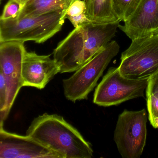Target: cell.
Returning a JSON list of instances; mask_svg holds the SVG:
<instances>
[{
    "label": "cell",
    "mask_w": 158,
    "mask_h": 158,
    "mask_svg": "<svg viewBox=\"0 0 158 158\" xmlns=\"http://www.w3.org/2000/svg\"><path fill=\"white\" fill-rule=\"evenodd\" d=\"M16 1L18 2H19V3H21V4L24 5V4L28 0H16Z\"/></svg>",
    "instance_id": "cell-21"
},
{
    "label": "cell",
    "mask_w": 158,
    "mask_h": 158,
    "mask_svg": "<svg viewBox=\"0 0 158 158\" xmlns=\"http://www.w3.org/2000/svg\"><path fill=\"white\" fill-rule=\"evenodd\" d=\"M157 7H158V0H157Z\"/></svg>",
    "instance_id": "cell-22"
},
{
    "label": "cell",
    "mask_w": 158,
    "mask_h": 158,
    "mask_svg": "<svg viewBox=\"0 0 158 158\" xmlns=\"http://www.w3.org/2000/svg\"><path fill=\"white\" fill-rule=\"evenodd\" d=\"M66 19L62 12H56L20 19L0 21V42L33 41L42 43L61 29Z\"/></svg>",
    "instance_id": "cell-3"
},
{
    "label": "cell",
    "mask_w": 158,
    "mask_h": 158,
    "mask_svg": "<svg viewBox=\"0 0 158 158\" xmlns=\"http://www.w3.org/2000/svg\"><path fill=\"white\" fill-rule=\"evenodd\" d=\"M120 46L115 41L109 42L91 60L63 80L64 93L73 102L87 99L111 60L119 52Z\"/></svg>",
    "instance_id": "cell-4"
},
{
    "label": "cell",
    "mask_w": 158,
    "mask_h": 158,
    "mask_svg": "<svg viewBox=\"0 0 158 158\" xmlns=\"http://www.w3.org/2000/svg\"><path fill=\"white\" fill-rule=\"evenodd\" d=\"M147 97V107L150 122L158 117V92L152 93Z\"/></svg>",
    "instance_id": "cell-18"
},
{
    "label": "cell",
    "mask_w": 158,
    "mask_h": 158,
    "mask_svg": "<svg viewBox=\"0 0 158 158\" xmlns=\"http://www.w3.org/2000/svg\"><path fill=\"white\" fill-rule=\"evenodd\" d=\"M119 28L129 39L158 34L157 0H141L136 10Z\"/></svg>",
    "instance_id": "cell-11"
},
{
    "label": "cell",
    "mask_w": 158,
    "mask_h": 158,
    "mask_svg": "<svg viewBox=\"0 0 158 158\" xmlns=\"http://www.w3.org/2000/svg\"><path fill=\"white\" fill-rule=\"evenodd\" d=\"M86 11L85 0H74L65 12V17L77 28L91 22L88 18Z\"/></svg>",
    "instance_id": "cell-14"
},
{
    "label": "cell",
    "mask_w": 158,
    "mask_h": 158,
    "mask_svg": "<svg viewBox=\"0 0 158 158\" xmlns=\"http://www.w3.org/2000/svg\"><path fill=\"white\" fill-rule=\"evenodd\" d=\"M1 1H2V0H1Z\"/></svg>",
    "instance_id": "cell-23"
},
{
    "label": "cell",
    "mask_w": 158,
    "mask_h": 158,
    "mask_svg": "<svg viewBox=\"0 0 158 158\" xmlns=\"http://www.w3.org/2000/svg\"><path fill=\"white\" fill-rule=\"evenodd\" d=\"M147 115L145 109L124 110L119 115L114 140L123 158H139L146 146Z\"/></svg>",
    "instance_id": "cell-7"
},
{
    "label": "cell",
    "mask_w": 158,
    "mask_h": 158,
    "mask_svg": "<svg viewBox=\"0 0 158 158\" xmlns=\"http://www.w3.org/2000/svg\"><path fill=\"white\" fill-rule=\"evenodd\" d=\"M74 0H28L23 6L16 19L37 16L56 12L67 11Z\"/></svg>",
    "instance_id": "cell-12"
},
{
    "label": "cell",
    "mask_w": 158,
    "mask_h": 158,
    "mask_svg": "<svg viewBox=\"0 0 158 158\" xmlns=\"http://www.w3.org/2000/svg\"><path fill=\"white\" fill-rule=\"evenodd\" d=\"M26 50L23 42L8 41L0 42V73L5 78L8 90L7 107L0 125H3L23 85L22 67Z\"/></svg>",
    "instance_id": "cell-8"
},
{
    "label": "cell",
    "mask_w": 158,
    "mask_h": 158,
    "mask_svg": "<svg viewBox=\"0 0 158 158\" xmlns=\"http://www.w3.org/2000/svg\"><path fill=\"white\" fill-rule=\"evenodd\" d=\"M141 0H113L115 15L121 22H125L132 15Z\"/></svg>",
    "instance_id": "cell-15"
},
{
    "label": "cell",
    "mask_w": 158,
    "mask_h": 158,
    "mask_svg": "<svg viewBox=\"0 0 158 158\" xmlns=\"http://www.w3.org/2000/svg\"><path fill=\"white\" fill-rule=\"evenodd\" d=\"M146 96L158 92V72L149 77L146 90Z\"/></svg>",
    "instance_id": "cell-19"
},
{
    "label": "cell",
    "mask_w": 158,
    "mask_h": 158,
    "mask_svg": "<svg viewBox=\"0 0 158 158\" xmlns=\"http://www.w3.org/2000/svg\"><path fill=\"white\" fill-rule=\"evenodd\" d=\"M150 123L154 128H158V117L154 118Z\"/></svg>",
    "instance_id": "cell-20"
},
{
    "label": "cell",
    "mask_w": 158,
    "mask_h": 158,
    "mask_svg": "<svg viewBox=\"0 0 158 158\" xmlns=\"http://www.w3.org/2000/svg\"><path fill=\"white\" fill-rule=\"evenodd\" d=\"M60 73V69L50 55H40L26 51L22 67L23 85L41 89Z\"/></svg>",
    "instance_id": "cell-10"
},
{
    "label": "cell",
    "mask_w": 158,
    "mask_h": 158,
    "mask_svg": "<svg viewBox=\"0 0 158 158\" xmlns=\"http://www.w3.org/2000/svg\"><path fill=\"white\" fill-rule=\"evenodd\" d=\"M118 68L130 79L149 78L158 72V34L132 40L122 53Z\"/></svg>",
    "instance_id": "cell-5"
},
{
    "label": "cell",
    "mask_w": 158,
    "mask_h": 158,
    "mask_svg": "<svg viewBox=\"0 0 158 158\" xmlns=\"http://www.w3.org/2000/svg\"><path fill=\"white\" fill-rule=\"evenodd\" d=\"M26 135L59 153L62 158H91V144L80 132L57 114L44 113L35 118Z\"/></svg>",
    "instance_id": "cell-2"
},
{
    "label": "cell",
    "mask_w": 158,
    "mask_h": 158,
    "mask_svg": "<svg viewBox=\"0 0 158 158\" xmlns=\"http://www.w3.org/2000/svg\"><path fill=\"white\" fill-rule=\"evenodd\" d=\"M8 94L5 78L0 73V119L3 117L8 102Z\"/></svg>",
    "instance_id": "cell-17"
},
{
    "label": "cell",
    "mask_w": 158,
    "mask_h": 158,
    "mask_svg": "<svg viewBox=\"0 0 158 158\" xmlns=\"http://www.w3.org/2000/svg\"><path fill=\"white\" fill-rule=\"evenodd\" d=\"M120 22H90L75 28L53 51V59L60 67V73L75 72L91 60L114 36Z\"/></svg>",
    "instance_id": "cell-1"
},
{
    "label": "cell",
    "mask_w": 158,
    "mask_h": 158,
    "mask_svg": "<svg viewBox=\"0 0 158 158\" xmlns=\"http://www.w3.org/2000/svg\"><path fill=\"white\" fill-rule=\"evenodd\" d=\"M85 1L87 15L92 23H104L120 21L114 11L113 0H85Z\"/></svg>",
    "instance_id": "cell-13"
},
{
    "label": "cell",
    "mask_w": 158,
    "mask_h": 158,
    "mask_svg": "<svg viewBox=\"0 0 158 158\" xmlns=\"http://www.w3.org/2000/svg\"><path fill=\"white\" fill-rule=\"evenodd\" d=\"M23 5L16 0H9L4 7L0 21L15 20L18 18Z\"/></svg>",
    "instance_id": "cell-16"
},
{
    "label": "cell",
    "mask_w": 158,
    "mask_h": 158,
    "mask_svg": "<svg viewBox=\"0 0 158 158\" xmlns=\"http://www.w3.org/2000/svg\"><path fill=\"white\" fill-rule=\"evenodd\" d=\"M0 158H62L29 136L5 130L0 126Z\"/></svg>",
    "instance_id": "cell-9"
},
{
    "label": "cell",
    "mask_w": 158,
    "mask_h": 158,
    "mask_svg": "<svg viewBox=\"0 0 158 158\" xmlns=\"http://www.w3.org/2000/svg\"><path fill=\"white\" fill-rule=\"evenodd\" d=\"M149 78L130 79L122 75L118 67H111L95 89L93 102L109 107L144 97Z\"/></svg>",
    "instance_id": "cell-6"
}]
</instances>
